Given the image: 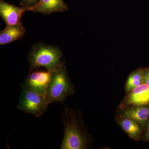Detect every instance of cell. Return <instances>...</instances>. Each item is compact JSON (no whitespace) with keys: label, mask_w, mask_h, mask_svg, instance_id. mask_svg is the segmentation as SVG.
Masks as SVG:
<instances>
[{"label":"cell","mask_w":149,"mask_h":149,"mask_svg":"<svg viewBox=\"0 0 149 149\" xmlns=\"http://www.w3.org/2000/svg\"><path fill=\"white\" fill-rule=\"evenodd\" d=\"M74 87L64 63L51 71L45 95L49 104L53 102H61L64 104L67 97L74 94Z\"/></svg>","instance_id":"cell-1"},{"label":"cell","mask_w":149,"mask_h":149,"mask_svg":"<svg viewBox=\"0 0 149 149\" xmlns=\"http://www.w3.org/2000/svg\"><path fill=\"white\" fill-rule=\"evenodd\" d=\"M61 118L64 125V137L60 149H87L88 139L80 128L76 114L65 107Z\"/></svg>","instance_id":"cell-2"},{"label":"cell","mask_w":149,"mask_h":149,"mask_svg":"<svg viewBox=\"0 0 149 149\" xmlns=\"http://www.w3.org/2000/svg\"><path fill=\"white\" fill-rule=\"evenodd\" d=\"M62 55V52L57 47L42 44L35 45L28 56L29 72L41 67L52 71L63 63L61 61Z\"/></svg>","instance_id":"cell-3"},{"label":"cell","mask_w":149,"mask_h":149,"mask_svg":"<svg viewBox=\"0 0 149 149\" xmlns=\"http://www.w3.org/2000/svg\"><path fill=\"white\" fill-rule=\"evenodd\" d=\"M17 109L37 117L42 115L47 109L45 96L40 95L22 83Z\"/></svg>","instance_id":"cell-4"},{"label":"cell","mask_w":149,"mask_h":149,"mask_svg":"<svg viewBox=\"0 0 149 149\" xmlns=\"http://www.w3.org/2000/svg\"><path fill=\"white\" fill-rule=\"evenodd\" d=\"M23 84L38 94L45 96L51 71H31Z\"/></svg>","instance_id":"cell-5"},{"label":"cell","mask_w":149,"mask_h":149,"mask_svg":"<svg viewBox=\"0 0 149 149\" xmlns=\"http://www.w3.org/2000/svg\"><path fill=\"white\" fill-rule=\"evenodd\" d=\"M28 11H31V9L24 6H16L3 0L0 1V15L6 26L15 25L21 22L23 14Z\"/></svg>","instance_id":"cell-6"},{"label":"cell","mask_w":149,"mask_h":149,"mask_svg":"<svg viewBox=\"0 0 149 149\" xmlns=\"http://www.w3.org/2000/svg\"><path fill=\"white\" fill-rule=\"evenodd\" d=\"M68 6L63 0H39L32 8L34 13L49 15L54 13L63 12L68 10Z\"/></svg>","instance_id":"cell-7"},{"label":"cell","mask_w":149,"mask_h":149,"mask_svg":"<svg viewBox=\"0 0 149 149\" xmlns=\"http://www.w3.org/2000/svg\"><path fill=\"white\" fill-rule=\"evenodd\" d=\"M122 117L133 119L139 123L142 128H147L149 120V107L148 105H131L123 111Z\"/></svg>","instance_id":"cell-8"},{"label":"cell","mask_w":149,"mask_h":149,"mask_svg":"<svg viewBox=\"0 0 149 149\" xmlns=\"http://www.w3.org/2000/svg\"><path fill=\"white\" fill-rule=\"evenodd\" d=\"M126 104L133 106L149 104V85L143 84L128 93L125 100Z\"/></svg>","instance_id":"cell-9"},{"label":"cell","mask_w":149,"mask_h":149,"mask_svg":"<svg viewBox=\"0 0 149 149\" xmlns=\"http://www.w3.org/2000/svg\"><path fill=\"white\" fill-rule=\"evenodd\" d=\"M25 32L26 29L21 22L15 25L6 26L0 32V45H4L19 40Z\"/></svg>","instance_id":"cell-10"},{"label":"cell","mask_w":149,"mask_h":149,"mask_svg":"<svg viewBox=\"0 0 149 149\" xmlns=\"http://www.w3.org/2000/svg\"><path fill=\"white\" fill-rule=\"evenodd\" d=\"M118 123L123 130L130 138L139 141L142 134V127L135 120L127 118L122 117L118 120Z\"/></svg>","instance_id":"cell-11"},{"label":"cell","mask_w":149,"mask_h":149,"mask_svg":"<svg viewBox=\"0 0 149 149\" xmlns=\"http://www.w3.org/2000/svg\"><path fill=\"white\" fill-rule=\"evenodd\" d=\"M143 69L140 68L131 72L128 77L125 90L126 92L129 93L133 89L144 84Z\"/></svg>","instance_id":"cell-12"},{"label":"cell","mask_w":149,"mask_h":149,"mask_svg":"<svg viewBox=\"0 0 149 149\" xmlns=\"http://www.w3.org/2000/svg\"><path fill=\"white\" fill-rule=\"evenodd\" d=\"M39 1V0H21L19 4L22 6L29 8L32 11V8L37 4Z\"/></svg>","instance_id":"cell-13"},{"label":"cell","mask_w":149,"mask_h":149,"mask_svg":"<svg viewBox=\"0 0 149 149\" xmlns=\"http://www.w3.org/2000/svg\"><path fill=\"white\" fill-rule=\"evenodd\" d=\"M143 80L144 84L149 85V68L143 69Z\"/></svg>","instance_id":"cell-14"},{"label":"cell","mask_w":149,"mask_h":149,"mask_svg":"<svg viewBox=\"0 0 149 149\" xmlns=\"http://www.w3.org/2000/svg\"><path fill=\"white\" fill-rule=\"evenodd\" d=\"M143 139L144 141H149V120L147 127L146 131L143 137Z\"/></svg>","instance_id":"cell-15"}]
</instances>
